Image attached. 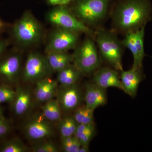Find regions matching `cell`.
Listing matches in <instances>:
<instances>
[{
    "mask_svg": "<svg viewBox=\"0 0 152 152\" xmlns=\"http://www.w3.org/2000/svg\"><path fill=\"white\" fill-rule=\"evenodd\" d=\"M75 0H48V2L51 5L58 7L66 6L68 4L73 2Z\"/></svg>",
    "mask_w": 152,
    "mask_h": 152,
    "instance_id": "cell-30",
    "label": "cell"
},
{
    "mask_svg": "<svg viewBox=\"0 0 152 152\" xmlns=\"http://www.w3.org/2000/svg\"><path fill=\"white\" fill-rule=\"evenodd\" d=\"M145 26L143 27L136 31V47H137V58L135 62L133 63L132 68H143V62L145 53L144 48V39H145Z\"/></svg>",
    "mask_w": 152,
    "mask_h": 152,
    "instance_id": "cell-23",
    "label": "cell"
},
{
    "mask_svg": "<svg viewBox=\"0 0 152 152\" xmlns=\"http://www.w3.org/2000/svg\"><path fill=\"white\" fill-rule=\"evenodd\" d=\"M59 151L56 144L49 141H40L32 148L34 152H58Z\"/></svg>",
    "mask_w": 152,
    "mask_h": 152,
    "instance_id": "cell-28",
    "label": "cell"
},
{
    "mask_svg": "<svg viewBox=\"0 0 152 152\" xmlns=\"http://www.w3.org/2000/svg\"><path fill=\"white\" fill-rule=\"evenodd\" d=\"M58 123L61 138L75 135L78 124L74 119L72 114H68L62 117Z\"/></svg>",
    "mask_w": 152,
    "mask_h": 152,
    "instance_id": "cell-20",
    "label": "cell"
},
{
    "mask_svg": "<svg viewBox=\"0 0 152 152\" xmlns=\"http://www.w3.org/2000/svg\"><path fill=\"white\" fill-rule=\"evenodd\" d=\"M11 34L15 42L28 46L39 42L42 30L37 19L31 12L27 11L13 25Z\"/></svg>",
    "mask_w": 152,
    "mask_h": 152,
    "instance_id": "cell-3",
    "label": "cell"
},
{
    "mask_svg": "<svg viewBox=\"0 0 152 152\" xmlns=\"http://www.w3.org/2000/svg\"><path fill=\"white\" fill-rule=\"evenodd\" d=\"M42 115L50 122H58L62 117L63 112L56 99L44 104L42 108Z\"/></svg>",
    "mask_w": 152,
    "mask_h": 152,
    "instance_id": "cell-19",
    "label": "cell"
},
{
    "mask_svg": "<svg viewBox=\"0 0 152 152\" xmlns=\"http://www.w3.org/2000/svg\"><path fill=\"white\" fill-rule=\"evenodd\" d=\"M7 27L8 25L5 22H4L2 19L0 18V33L4 31Z\"/></svg>",
    "mask_w": 152,
    "mask_h": 152,
    "instance_id": "cell-32",
    "label": "cell"
},
{
    "mask_svg": "<svg viewBox=\"0 0 152 152\" xmlns=\"http://www.w3.org/2000/svg\"><path fill=\"white\" fill-rule=\"evenodd\" d=\"M136 32H132L125 34L124 38L121 41L123 45L130 51L133 56V63L135 62L137 58V47H136Z\"/></svg>",
    "mask_w": 152,
    "mask_h": 152,
    "instance_id": "cell-25",
    "label": "cell"
},
{
    "mask_svg": "<svg viewBox=\"0 0 152 152\" xmlns=\"http://www.w3.org/2000/svg\"><path fill=\"white\" fill-rule=\"evenodd\" d=\"M56 97L63 113H67L75 111L84 102L83 93L78 84L60 85Z\"/></svg>",
    "mask_w": 152,
    "mask_h": 152,
    "instance_id": "cell-8",
    "label": "cell"
},
{
    "mask_svg": "<svg viewBox=\"0 0 152 152\" xmlns=\"http://www.w3.org/2000/svg\"><path fill=\"white\" fill-rule=\"evenodd\" d=\"M120 72V78L124 91L131 97H135L139 86L145 78L143 68H132L127 71L123 70Z\"/></svg>",
    "mask_w": 152,
    "mask_h": 152,
    "instance_id": "cell-12",
    "label": "cell"
},
{
    "mask_svg": "<svg viewBox=\"0 0 152 152\" xmlns=\"http://www.w3.org/2000/svg\"><path fill=\"white\" fill-rule=\"evenodd\" d=\"M9 45L10 42L7 39H0V58L4 54Z\"/></svg>",
    "mask_w": 152,
    "mask_h": 152,
    "instance_id": "cell-31",
    "label": "cell"
},
{
    "mask_svg": "<svg viewBox=\"0 0 152 152\" xmlns=\"http://www.w3.org/2000/svg\"><path fill=\"white\" fill-rule=\"evenodd\" d=\"M1 58H0V78L6 84H15L18 80L20 72V56L14 53Z\"/></svg>",
    "mask_w": 152,
    "mask_h": 152,
    "instance_id": "cell-11",
    "label": "cell"
},
{
    "mask_svg": "<svg viewBox=\"0 0 152 152\" xmlns=\"http://www.w3.org/2000/svg\"><path fill=\"white\" fill-rule=\"evenodd\" d=\"M85 104L95 110L104 106L107 102L106 89L101 88L94 82H88L85 87L83 93Z\"/></svg>",
    "mask_w": 152,
    "mask_h": 152,
    "instance_id": "cell-13",
    "label": "cell"
},
{
    "mask_svg": "<svg viewBox=\"0 0 152 152\" xmlns=\"http://www.w3.org/2000/svg\"><path fill=\"white\" fill-rule=\"evenodd\" d=\"M73 62L83 75L94 74L100 67L97 47L92 38H88L72 54Z\"/></svg>",
    "mask_w": 152,
    "mask_h": 152,
    "instance_id": "cell-5",
    "label": "cell"
},
{
    "mask_svg": "<svg viewBox=\"0 0 152 152\" xmlns=\"http://www.w3.org/2000/svg\"><path fill=\"white\" fill-rule=\"evenodd\" d=\"M46 57L54 72H58L73 62L72 55L67 52L48 53Z\"/></svg>",
    "mask_w": 152,
    "mask_h": 152,
    "instance_id": "cell-18",
    "label": "cell"
},
{
    "mask_svg": "<svg viewBox=\"0 0 152 152\" xmlns=\"http://www.w3.org/2000/svg\"><path fill=\"white\" fill-rule=\"evenodd\" d=\"M47 19L58 28L83 33L92 37L93 31L81 21L66 6H58L48 14Z\"/></svg>",
    "mask_w": 152,
    "mask_h": 152,
    "instance_id": "cell-6",
    "label": "cell"
},
{
    "mask_svg": "<svg viewBox=\"0 0 152 152\" xmlns=\"http://www.w3.org/2000/svg\"><path fill=\"white\" fill-rule=\"evenodd\" d=\"M95 124H78L75 135L81 145H89L95 135Z\"/></svg>",
    "mask_w": 152,
    "mask_h": 152,
    "instance_id": "cell-21",
    "label": "cell"
},
{
    "mask_svg": "<svg viewBox=\"0 0 152 152\" xmlns=\"http://www.w3.org/2000/svg\"><path fill=\"white\" fill-rule=\"evenodd\" d=\"M58 84L57 80H52L49 77L36 82L34 92L36 100L45 103L54 99L56 96Z\"/></svg>",
    "mask_w": 152,
    "mask_h": 152,
    "instance_id": "cell-15",
    "label": "cell"
},
{
    "mask_svg": "<svg viewBox=\"0 0 152 152\" xmlns=\"http://www.w3.org/2000/svg\"><path fill=\"white\" fill-rule=\"evenodd\" d=\"M93 74L92 81L101 88H115L124 91L120 76L115 69L100 67Z\"/></svg>",
    "mask_w": 152,
    "mask_h": 152,
    "instance_id": "cell-14",
    "label": "cell"
},
{
    "mask_svg": "<svg viewBox=\"0 0 152 152\" xmlns=\"http://www.w3.org/2000/svg\"><path fill=\"white\" fill-rule=\"evenodd\" d=\"M15 99L11 104L14 113L22 116L30 110L32 102V95L30 90L20 87L17 88Z\"/></svg>",
    "mask_w": 152,
    "mask_h": 152,
    "instance_id": "cell-16",
    "label": "cell"
},
{
    "mask_svg": "<svg viewBox=\"0 0 152 152\" xmlns=\"http://www.w3.org/2000/svg\"><path fill=\"white\" fill-rule=\"evenodd\" d=\"M94 111L86 104H82L73 112L72 115L78 124H94Z\"/></svg>",
    "mask_w": 152,
    "mask_h": 152,
    "instance_id": "cell-22",
    "label": "cell"
},
{
    "mask_svg": "<svg viewBox=\"0 0 152 152\" xmlns=\"http://www.w3.org/2000/svg\"><path fill=\"white\" fill-rule=\"evenodd\" d=\"M12 129L10 123L5 117H0V139H2L10 133Z\"/></svg>",
    "mask_w": 152,
    "mask_h": 152,
    "instance_id": "cell-29",
    "label": "cell"
},
{
    "mask_svg": "<svg viewBox=\"0 0 152 152\" xmlns=\"http://www.w3.org/2000/svg\"><path fill=\"white\" fill-rule=\"evenodd\" d=\"M89 152V145H81L78 152Z\"/></svg>",
    "mask_w": 152,
    "mask_h": 152,
    "instance_id": "cell-33",
    "label": "cell"
},
{
    "mask_svg": "<svg viewBox=\"0 0 152 152\" xmlns=\"http://www.w3.org/2000/svg\"><path fill=\"white\" fill-rule=\"evenodd\" d=\"M81 146L75 135L61 138V148L64 152H78Z\"/></svg>",
    "mask_w": 152,
    "mask_h": 152,
    "instance_id": "cell-26",
    "label": "cell"
},
{
    "mask_svg": "<svg viewBox=\"0 0 152 152\" xmlns=\"http://www.w3.org/2000/svg\"><path fill=\"white\" fill-rule=\"evenodd\" d=\"M50 123L42 115L33 117L25 125V134L30 140L36 141L49 138L54 134L53 129Z\"/></svg>",
    "mask_w": 152,
    "mask_h": 152,
    "instance_id": "cell-10",
    "label": "cell"
},
{
    "mask_svg": "<svg viewBox=\"0 0 152 152\" xmlns=\"http://www.w3.org/2000/svg\"><path fill=\"white\" fill-rule=\"evenodd\" d=\"M4 111H3V108L0 104V117L4 116Z\"/></svg>",
    "mask_w": 152,
    "mask_h": 152,
    "instance_id": "cell-34",
    "label": "cell"
},
{
    "mask_svg": "<svg viewBox=\"0 0 152 152\" xmlns=\"http://www.w3.org/2000/svg\"><path fill=\"white\" fill-rule=\"evenodd\" d=\"M73 13L86 26H94L102 21L108 10L110 0H75Z\"/></svg>",
    "mask_w": 152,
    "mask_h": 152,
    "instance_id": "cell-4",
    "label": "cell"
},
{
    "mask_svg": "<svg viewBox=\"0 0 152 152\" xmlns=\"http://www.w3.org/2000/svg\"><path fill=\"white\" fill-rule=\"evenodd\" d=\"M96 45L101 56L112 67L117 71L123 70V44L115 33L99 29L95 34Z\"/></svg>",
    "mask_w": 152,
    "mask_h": 152,
    "instance_id": "cell-2",
    "label": "cell"
},
{
    "mask_svg": "<svg viewBox=\"0 0 152 152\" xmlns=\"http://www.w3.org/2000/svg\"><path fill=\"white\" fill-rule=\"evenodd\" d=\"M77 33L58 28L51 36L46 49L47 53L51 52H67L75 48L78 40Z\"/></svg>",
    "mask_w": 152,
    "mask_h": 152,
    "instance_id": "cell-9",
    "label": "cell"
},
{
    "mask_svg": "<svg viewBox=\"0 0 152 152\" xmlns=\"http://www.w3.org/2000/svg\"><path fill=\"white\" fill-rule=\"evenodd\" d=\"M112 21L116 29L125 34L136 32L152 18L150 0H119L114 8Z\"/></svg>",
    "mask_w": 152,
    "mask_h": 152,
    "instance_id": "cell-1",
    "label": "cell"
},
{
    "mask_svg": "<svg viewBox=\"0 0 152 152\" xmlns=\"http://www.w3.org/2000/svg\"><path fill=\"white\" fill-rule=\"evenodd\" d=\"M16 94V91L10 85L3 84L0 85V104H12Z\"/></svg>",
    "mask_w": 152,
    "mask_h": 152,
    "instance_id": "cell-27",
    "label": "cell"
},
{
    "mask_svg": "<svg viewBox=\"0 0 152 152\" xmlns=\"http://www.w3.org/2000/svg\"><path fill=\"white\" fill-rule=\"evenodd\" d=\"M54 72L46 57L36 53L29 54L25 63L23 79L28 83H35L49 77Z\"/></svg>",
    "mask_w": 152,
    "mask_h": 152,
    "instance_id": "cell-7",
    "label": "cell"
},
{
    "mask_svg": "<svg viewBox=\"0 0 152 152\" xmlns=\"http://www.w3.org/2000/svg\"><path fill=\"white\" fill-rule=\"evenodd\" d=\"M28 147L19 139H10L0 146V152H26Z\"/></svg>",
    "mask_w": 152,
    "mask_h": 152,
    "instance_id": "cell-24",
    "label": "cell"
},
{
    "mask_svg": "<svg viewBox=\"0 0 152 152\" xmlns=\"http://www.w3.org/2000/svg\"><path fill=\"white\" fill-rule=\"evenodd\" d=\"M57 73V81L63 86L77 84L83 75L74 64H71Z\"/></svg>",
    "mask_w": 152,
    "mask_h": 152,
    "instance_id": "cell-17",
    "label": "cell"
}]
</instances>
